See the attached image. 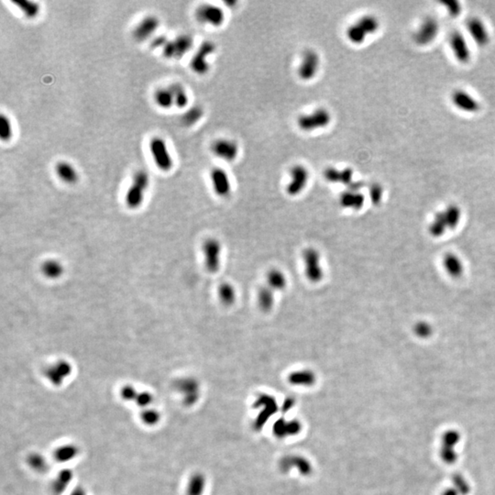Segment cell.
Listing matches in <instances>:
<instances>
[{
	"label": "cell",
	"mask_w": 495,
	"mask_h": 495,
	"mask_svg": "<svg viewBox=\"0 0 495 495\" xmlns=\"http://www.w3.org/2000/svg\"><path fill=\"white\" fill-rule=\"evenodd\" d=\"M321 58L319 53L313 49H307L301 54L297 64L296 74L302 81L309 82L313 80L319 73Z\"/></svg>",
	"instance_id": "4"
},
{
	"label": "cell",
	"mask_w": 495,
	"mask_h": 495,
	"mask_svg": "<svg viewBox=\"0 0 495 495\" xmlns=\"http://www.w3.org/2000/svg\"><path fill=\"white\" fill-rule=\"evenodd\" d=\"M216 51V46L214 42L210 41L203 42L190 61V69L197 76H206L211 68L210 56L213 55Z\"/></svg>",
	"instance_id": "6"
},
{
	"label": "cell",
	"mask_w": 495,
	"mask_h": 495,
	"mask_svg": "<svg viewBox=\"0 0 495 495\" xmlns=\"http://www.w3.org/2000/svg\"><path fill=\"white\" fill-rule=\"evenodd\" d=\"M176 388L183 397L185 404H194L199 396V384L193 378H182L176 384Z\"/></svg>",
	"instance_id": "19"
},
{
	"label": "cell",
	"mask_w": 495,
	"mask_h": 495,
	"mask_svg": "<svg viewBox=\"0 0 495 495\" xmlns=\"http://www.w3.org/2000/svg\"><path fill=\"white\" fill-rule=\"evenodd\" d=\"M217 296L225 307H231L237 300V291L230 283H222L217 288Z\"/></svg>",
	"instance_id": "29"
},
{
	"label": "cell",
	"mask_w": 495,
	"mask_h": 495,
	"mask_svg": "<svg viewBox=\"0 0 495 495\" xmlns=\"http://www.w3.org/2000/svg\"><path fill=\"white\" fill-rule=\"evenodd\" d=\"M439 30L440 25L437 20L431 17H427L415 33V41L419 45H427L436 39Z\"/></svg>",
	"instance_id": "15"
},
{
	"label": "cell",
	"mask_w": 495,
	"mask_h": 495,
	"mask_svg": "<svg viewBox=\"0 0 495 495\" xmlns=\"http://www.w3.org/2000/svg\"><path fill=\"white\" fill-rule=\"evenodd\" d=\"M266 280L267 286H269L274 292L285 290L288 284L286 273L277 268H272L268 272Z\"/></svg>",
	"instance_id": "25"
},
{
	"label": "cell",
	"mask_w": 495,
	"mask_h": 495,
	"mask_svg": "<svg viewBox=\"0 0 495 495\" xmlns=\"http://www.w3.org/2000/svg\"><path fill=\"white\" fill-rule=\"evenodd\" d=\"M442 4L446 7V11L448 12L449 16L456 18L460 14L461 7H460V3L458 1H455V0L447 1L446 0V1H443Z\"/></svg>",
	"instance_id": "42"
},
{
	"label": "cell",
	"mask_w": 495,
	"mask_h": 495,
	"mask_svg": "<svg viewBox=\"0 0 495 495\" xmlns=\"http://www.w3.org/2000/svg\"><path fill=\"white\" fill-rule=\"evenodd\" d=\"M451 100L453 105L461 111L475 113L480 109V103L465 91H454Z\"/></svg>",
	"instance_id": "20"
},
{
	"label": "cell",
	"mask_w": 495,
	"mask_h": 495,
	"mask_svg": "<svg viewBox=\"0 0 495 495\" xmlns=\"http://www.w3.org/2000/svg\"><path fill=\"white\" fill-rule=\"evenodd\" d=\"M139 391L137 390L131 384H126L121 387L119 394L120 397L125 402H135L138 396Z\"/></svg>",
	"instance_id": "40"
},
{
	"label": "cell",
	"mask_w": 495,
	"mask_h": 495,
	"mask_svg": "<svg viewBox=\"0 0 495 495\" xmlns=\"http://www.w3.org/2000/svg\"><path fill=\"white\" fill-rule=\"evenodd\" d=\"M384 188L379 183H373L370 188V197L373 204H379L383 199Z\"/></svg>",
	"instance_id": "41"
},
{
	"label": "cell",
	"mask_w": 495,
	"mask_h": 495,
	"mask_svg": "<svg viewBox=\"0 0 495 495\" xmlns=\"http://www.w3.org/2000/svg\"><path fill=\"white\" fill-rule=\"evenodd\" d=\"M195 21L204 26L219 28L226 21V13L222 7L211 3H204L195 8Z\"/></svg>",
	"instance_id": "3"
},
{
	"label": "cell",
	"mask_w": 495,
	"mask_h": 495,
	"mask_svg": "<svg viewBox=\"0 0 495 495\" xmlns=\"http://www.w3.org/2000/svg\"><path fill=\"white\" fill-rule=\"evenodd\" d=\"M194 38L189 34H180L169 40L161 50V53L168 60H181L194 47Z\"/></svg>",
	"instance_id": "7"
},
{
	"label": "cell",
	"mask_w": 495,
	"mask_h": 495,
	"mask_svg": "<svg viewBox=\"0 0 495 495\" xmlns=\"http://www.w3.org/2000/svg\"><path fill=\"white\" fill-rule=\"evenodd\" d=\"M80 452L79 447L75 444H63L58 446L53 452V457L58 463H68L76 460Z\"/></svg>",
	"instance_id": "24"
},
{
	"label": "cell",
	"mask_w": 495,
	"mask_h": 495,
	"mask_svg": "<svg viewBox=\"0 0 495 495\" xmlns=\"http://www.w3.org/2000/svg\"><path fill=\"white\" fill-rule=\"evenodd\" d=\"M154 99L155 104L164 110L170 109L175 105L174 95L170 86L158 88L154 92Z\"/></svg>",
	"instance_id": "28"
},
{
	"label": "cell",
	"mask_w": 495,
	"mask_h": 495,
	"mask_svg": "<svg viewBox=\"0 0 495 495\" xmlns=\"http://www.w3.org/2000/svg\"><path fill=\"white\" fill-rule=\"evenodd\" d=\"M315 379V374L310 370H296L288 377L289 383L296 386H311L314 384Z\"/></svg>",
	"instance_id": "30"
},
{
	"label": "cell",
	"mask_w": 495,
	"mask_h": 495,
	"mask_svg": "<svg viewBox=\"0 0 495 495\" xmlns=\"http://www.w3.org/2000/svg\"><path fill=\"white\" fill-rule=\"evenodd\" d=\"M365 197L361 190L348 188L339 196V204L346 209L360 210L363 208Z\"/></svg>",
	"instance_id": "22"
},
{
	"label": "cell",
	"mask_w": 495,
	"mask_h": 495,
	"mask_svg": "<svg viewBox=\"0 0 495 495\" xmlns=\"http://www.w3.org/2000/svg\"><path fill=\"white\" fill-rule=\"evenodd\" d=\"M303 262L307 279L312 284H318L324 279V269L321 264L319 251L314 248H307L303 252Z\"/></svg>",
	"instance_id": "9"
},
{
	"label": "cell",
	"mask_w": 495,
	"mask_h": 495,
	"mask_svg": "<svg viewBox=\"0 0 495 495\" xmlns=\"http://www.w3.org/2000/svg\"><path fill=\"white\" fill-rule=\"evenodd\" d=\"M210 182L214 193L217 196L226 198L232 192V182L229 173L223 168L215 167L210 171Z\"/></svg>",
	"instance_id": "13"
},
{
	"label": "cell",
	"mask_w": 495,
	"mask_h": 495,
	"mask_svg": "<svg viewBox=\"0 0 495 495\" xmlns=\"http://www.w3.org/2000/svg\"><path fill=\"white\" fill-rule=\"evenodd\" d=\"M203 255L205 267L210 273L218 272L221 266V256H222V244L215 237H209L202 246Z\"/></svg>",
	"instance_id": "10"
},
{
	"label": "cell",
	"mask_w": 495,
	"mask_h": 495,
	"mask_svg": "<svg viewBox=\"0 0 495 495\" xmlns=\"http://www.w3.org/2000/svg\"><path fill=\"white\" fill-rule=\"evenodd\" d=\"M73 370L74 368L68 361L60 360L45 368L43 374L50 384L59 387L62 386L64 381L72 375Z\"/></svg>",
	"instance_id": "12"
},
{
	"label": "cell",
	"mask_w": 495,
	"mask_h": 495,
	"mask_svg": "<svg viewBox=\"0 0 495 495\" xmlns=\"http://www.w3.org/2000/svg\"><path fill=\"white\" fill-rule=\"evenodd\" d=\"M450 48L453 55L461 63H466L470 59V51L469 49L467 41L459 31H453L449 37Z\"/></svg>",
	"instance_id": "17"
},
{
	"label": "cell",
	"mask_w": 495,
	"mask_h": 495,
	"mask_svg": "<svg viewBox=\"0 0 495 495\" xmlns=\"http://www.w3.org/2000/svg\"><path fill=\"white\" fill-rule=\"evenodd\" d=\"M206 477L202 473L195 472L191 475L187 481L186 495H203L206 489Z\"/></svg>",
	"instance_id": "33"
},
{
	"label": "cell",
	"mask_w": 495,
	"mask_h": 495,
	"mask_svg": "<svg viewBox=\"0 0 495 495\" xmlns=\"http://www.w3.org/2000/svg\"><path fill=\"white\" fill-rule=\"evenodd\" d=\"M326 181L333 184H343L350 186L353 182L354 172L351 168L328 167L323 173Z\"/></svg>",
	"instance_id": "16"
},
{
	"label": "cell",
	"mask_w": 495,
	"mask_h": 495,
	"mask_svg": "<svg viewBox=\"0 0 495 495\" xmlns=\"http://www.w3.org/2000/svg\"><path fill=\"white\" fill-rule=\"evenodd\" d=\"M167 37L165 35H159L154 37L153 41L151 42V48L153 50L161 49L165 46L167 43Z\"/></svg>",
	"instance_id": "44"
},
{
	"label": "cell",
	"mask_w": 495,
	"mask_h": 495,
	"mask_svg": "<svg viewBox=\"0 0 495 495\" xmlns=\"http://www.w3.org/2000/svg\"><path fill=\"white\" fill-rule=\"evenodd\" d=\"M170 87L174 95L175 106L179 109L186 108L189 104V96L185 87L179 83L171 84Z\"/></svg>",
	"instance_id": "34"
},
{
	"label": "cell",
	"mask_w": 495,
	"mask_h": 495,
	"mask_svg": "<svg viewBox=\"0 0 495 495\" xmlns=\"http://www.w3.org/2000/svg\"><path fill=\"white\" fill-rule=\"evenodd\" d=\"M28 465L37 471H44L47 467V461L41 454H30L28 458Z\"/></svg>",
	"instance_id": "39"
},
{
	"label": "cell",
	"mask_w": 495,
	"mask_h": 495,
	"mask_svg": "<svg viewBox=\"0 0 495 495\" xmlns=\"http://www.w3.org/2000/svg\"><path fill=\"white\" fill-rule=\"evenodd\" d=\"M12 3L20 9L22 15L28 20L35 19L41 12V6L35 1L21 0V1H12Z\"/></svg>",
	"instance_id": "31"
},
{
	"label": "cell",
	"mask_w": 495,
	"mask_h": 495,
	"mask_svg": "<svg viewBox=\"0 0 495 495\" xmlns=\"http://www.w3.org/2000/svg\"><path fill=\"white\" fill-rule=\"evenodd\" d=\"M332 122V114L326 107H316L312 111L301 114L296 119V126L301 131L312 133L328 128Z\"/></svg>",
	"instance_id": "1"
},
{
	"label": "cell",
	"mask_w": 495,
	"mask_h": 495,
	"mask_svg": "<svg viewBox=\"0 0 495 495\" xmlns=\"http://www.w3.org/2000/svg\"><path fill=\"white\" fill-rule=\"evenodd\" d=\"M211 153L219 160L233 162L239 155V145L235 140L219 138L214 140L210 146Z\"/></svg>",
	"instance_id": "11"
},
{
	"label": "cell",
	"mask_w": 495,
	"mask_h": 495,
	"mask_svg": "<svg viewBox=\"0 0 495 495\" xmlns=\"http://www.w3.org/2000/svg\"><path fill=\"white\" fill-rule=\"evenodd\" d=\"M154 401V396L152 392H150L149 391H139L138 396L134 403L138 407H140L141 410H143L149 407H152Z\"/></svg>",
	"instance_id": "38"
},
{
	"label": "cell",
	"mask_w": 495,
	"mask_h": 495,
	"mask_svg": "<svg viewBox=\"0 0 495 495\" xmlns=\"http://www.w3.org/2000/svg\"><path fill=\"white\" fill-rule=\"evenodd\" d=\"M69 495H87V493L83 487H77L71 492Z\"/></svg>",
	"instance_id": "45"
},
{
	"label": "cell",
	"mask_w": 495,
	"mask_h": 495,
	"mask_svg": "<svg viewBox=\"0 0 495 495\" xmlns=\"http://www.w3.org/2000/svg\"><path fill=\"white\" fill-rule=\"evenodd\" d=\"M41 272L47 279L57 280L63 276L64 267L59 261L50 259L42 263Z\"/></svg>",
	"instance_id": "27"
},
{
	"label": "cell",
	"mask_w": 495,
	"mask_h": 495,
	"mask_svg": "<svg viewBox=\"0 0 495 495\" xmlns=\"http://www.w3.org/2000/svg\"><path fill=\"white\" fill-rule=\"evenodd\" d=\"M160 24V20L156 16L148 15L133 28V38L138 42H145L157 31Z\"/></svg>",
	"instance_id": "14"
},
{
	"label": "cell",
	"mask_w": 495,
	"mask_h": 495,
	"mask_svg": "<svg viewBox=\"0 0 495 495\" xmlns=\"http://www.w3.org/2000/svg\"><path fill=\"white\" fill-rule=\"evenodd\" d=\"M150 154L155 166L163 173L170 172L174 167V159L169 152L167 143L160 137H154L149 143Z\"/></svg>",
	"instance_id": "5"
},
{
	"label": "cell",
	"mask_w": 495,
	"mask_h": 495,
	"mask_svg": "<svg viewBox=\"0 0 495 495\" xmlns=\"http://www.w3.org/2000/svg\"><path fill=\"white\" fill-rule=\"evenodd\" d=\"M310 180L308 168L300 163H296L290 168L289 179L286 184V192L289 196H297L307 188Z\"/></svg>",
	"instance_id": "8"
},
{
	"label": "cell",
	"mask_w": 495,
	"mask_h": 495,
	"mask_svg": "<svg viewBox=\"0 0 495 495\" xmlns=\"http://www.w3.org/2000/svg\"><path fill=\"white\" fill-rule=\"evenodd\" d=\"M203 115L204 110L201 106L199 105L192 106L182 115V124L185 127L194 126L202 119Z\"/></svg>",
	"instance_id": "35"
},
{
	"label": "cell",
	"mask_w": 495,
	"mask_h": 495,
	"mask_svg": "<svg viewBox=\"0 0 495 495\" xmlns=\"http://www.w3.org/2000/svg\"><path fill=\"white\" fill-rule=\"evenodd\" d=\"M13 137V127L10 119L5 114L0 116V139L4 142H7Z\"/></svg>",
	"instance_id": "37"
},
{
	"label": "cell",
	"mask_w": 495,
	"mask_h": 495,
	"mask_svg": "<svg viewBox=\"0 0 495 495\" xmlns=\"http://www.w3.org/2000/svg\"><path fill=\"white\" fill-rule=\"evenodd\" d=\"M140 419L146 426H155L160 423L161 420V414L159 410L153 407H149L141 410Z\"/></svg>",
	"instance_id": "36"
},
{
	"label": "cell",
	"mask_w": 495,
	"mask_h": 495,
	"mask_svg": "<svg viewBox=\"0 0 495 495\" xmlns=\"http://www.w3.org/2000/svg\"><path fill=\"white\" fill-rule=\"evenodd\" d=\"M445 265H446V270H448V272L452 273L453 275H458V273H460V270H461V265H460L459 261L454 256L446 258Z\"/></svg>",
	"instance_id": "43"
},
{
	"label": "cell",
	"mask_w": 495,
	"mask_h": 495,
	"mask_svg": "<svg viewBox=\"0 0 495 495\" xmlns=\"http://www.w3.org/2000/svg\"><path fill=\"white\" fill-rule=\"evenodd\" d=\"M469 33L479 46H486L490 41L488 30L484 23L478 18H472L467 22Z\"/></svg>",
	"instance_id": "21"
},
{
	"label": "cell",
	"mask_w": 495,
	"mask_h": 495,
	"mask_svg": "<svg viewBox=\"0 0 495 495\" xmlns=\"http://www.w3.org/2000/svg\"><path fill=\"white\" fill-rule=\"evenodd\" d=\"M460 211L458 207L456 206H450L446 208L445 212H441L436 216L435 222L432 225L433 232L436 233H441L445 225H447V227H454L456 224L459 222L460 219Z\"/></svg>",
	"instance_id": "18"
},
{
	"label": "cell",
	"mask_w": 495,
	"mask_h": 495,
	"mask_svg": "<svg viewBox=\"0 0 495 495\" xmlns=\"http://www.w3.org/2000/svg\"><path fill=\"white\" fill-rule=\"evenodd\" d=\"M54 172L56 176L65 184L74 185L79 181V175L77 169L68 161H58L54 166Z\"/></svg>",
	"instance_id": "23"
},
{
	"label": "cell",
	"mask_w": 495,
	"mask_h": 495,
	"mask_svg": "<svg viewBox=\"0 0 495 495\" xmlns=\"http://www.w3.org/2000/svg\"><path fill=\"white\" fill-rule=\"evenodd\" d=\"M74 479V472L69 469H63L57 476L56 479L52 482V489L53 493L57 495H62L63 492L69 486L72 481Z\"/></svg>",
	"instance_id": "32"
},
{
	"label": "cell",
	"mask_w": 495,
	"mask_h": 495,
	"mask_svg": "<svg viewBox=\"0 0 495 495\" xmlns=\"http://www.w3.org/2000/svg\"><path fill=\"white\" fill-rule=\"evenodd\" d=\"M274 291L272 290L269 286H263L259 289L257 293V303L260 309L264 312L268 313L272 310L274 304H275V294Z\"/></svg>",
	"instance_id": "26"
},
{
	"label": "cell",
	"mask_w": 495,
	"mask_h": 495,
	"mask_svg": "<svg viewBox=\"0 0 495 495\" xmlns=\"http://www.w3.org/2000/svg\"><path fill=\"white\" fill-rule=\"evenodd\" d=\"M150 186V175L144 170H139L133 175L132 182L127 190L125 203L130 209H138L145 198L147 190Z\"/></svg>",
	"instance_id": "2"
}]
</instances>
